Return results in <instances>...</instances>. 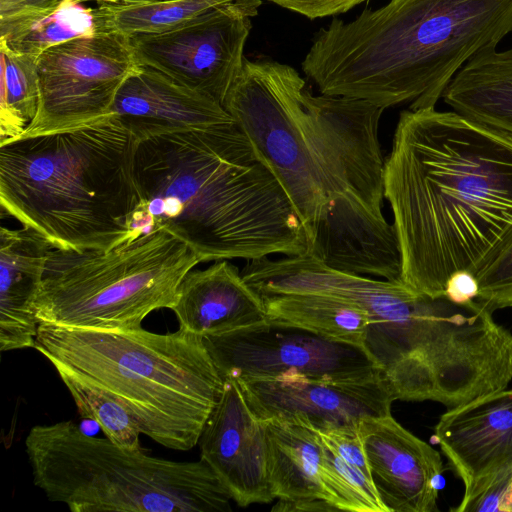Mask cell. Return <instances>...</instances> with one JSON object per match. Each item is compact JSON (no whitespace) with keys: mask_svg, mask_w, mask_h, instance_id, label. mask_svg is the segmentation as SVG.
I'll use <instances>...</instances> for the list:
<instances>
[{"mask_svg":"<svg viewBox=\"0 0 512 512\" xmlns=\"http://www.w3.org/2000/svg\"><path fill=\"white\" fill-rule=\"evenodd\" d=\"M401 281L444 296L450 276L476 274L512 239V136L435 107L404 110L385 160Z\"/></svg>","mask_w":512,"mask_h":512,"instance_id":"6da1fadb","label":"cell"},{"mask_svg":"<svg viewBox=\"0 0 512 512\" xmlns=\"http://www.w3.org/2000/svg\"><path fill=\"white\" fill-rule=\"evenodd\" d=\"M134 180L138 236L166 230L200 262L308 253L293 201L236 123L138 141Z\"/></svg>","mask_w":512,"mask_h":512,"instance_id":"7a4b0ae2","label":"cell"},{"mask_svg":"<svg viewBox=\"0 0 512 512\" xmlns=\"http://www.w3.org/2000/svg\"><path fill=\"white\" fill-rule=\"evenodd\" d=\"M512 32V0H389L320 28L301 66L321 94L435 107L455 74Z\"/></svg>","mask_w":512,"mask_h":512,"instance_id":"3957f363","label":"cell"},{"mask_svg":"<svg viewBox=\"0 0 512 512\" xmlns=\"http://www.w3.org/2000/svg\"><path fill=\"white\" fill-rule=\"evenodd\" d=\"M138 140L115 115L0 144V205L54 249L109 250L139 237Z\"/></svg>","mask_w":512,"mask_h":512,"instance_id":"277c9868","label":"cell"},{"mask_svg":"<svg viewBox=\"0 0 512 512\" xmlns=\"http://www.w3.org/2000/svg\"><path fill=\"white\" fill-rule=\"evenodd\" d=\"M34 349L55 370L111 395L141 434L172 450L198 444L224 386L203 337L182 328L159 334L41 323Z\"/></svg>","mask_w":512,"mask_h":512,"instance_id":"5b68a950","label":"cell"},{"mask_svg":"<svg viewBox=\"0 0 512 512\" xmlns=\"http://www.w3.org/2000/svg\"><path fill=\"white\" fill-rule=\"evenodd\" d=\"M33 483L72 512H230L231 497L203 461H173L85 434L73 421L25 438Z\"/></svg>","mask_w":512,"mask_h":512,"instance_id":"8992f818","label":"cell"},{"mask_svg":"<svg viewBox=\"0 0 512 512\" xmlns=\"http://www.w3.org/2000/svg\"><path fill=\"white\" fill-rule=\"evenodd\" d=\"M163 229L109 250L53 249L34 302L39 324L126 331L154 310L171 309L183 277L199 263Z\"/></svg>","mask_w":512,"mask_h":512,"instance_id":"52a82bcc","label":"cell"},{"mask_svg":"<svg viewBox=\"0 0 512 512\" xmlns=\"http://www.w3.org/2000/svg\"><path fill=\"white\" fill-rule=\"evenodd\" d=\"M305 86L287 64L245 57L222 106L281 182L308 231L331 197L353 192L304 102Z\"/></svg>","mask_w":512,"mask_h":512,"instance_id":"ba28073f","label":"cell"},{"mask_svg":"<svg viewBox=\"0 0 512 512\" xmlns=\"http://www.w3.org/2000/svg\"><path fill=\"white\" fill-rule=\"evenodd\" d=\"M241 275L261 297L321 294L364 310L369 325L363 347L380 366L396 400L412 401L419 343L439 297L417 292L402 281L340 272L309 255L247 260Z\"/></svg>","mask_w":512,"mask_h":512,"instance_id":"9c48e42d","label":"cell"},{"mask_svg":"<svg viewBox=\"0 0 512 512\" xmlns=\"http://www.w3.org/2000/svg\"><path fill=\"white\" fill-rule=\"evenodd\" d=\"M36 63L37 112L20 137L69 131L110 116L120 87L139 66L129 39L117 33L57 44Z\"/></svg>","mask_w":512,"mask_h":512,"instance_id":"30bf717a","label":"cell"},{"mask_svg":"<svg viewBox=\"0 0 512 512\" xmlns=\"http://www.w3.org/2000/svg\"><path fill=\"white\" fill-rule=\"evenodd\" d=\"M203 340L224 379L363 381L384 377L363 346L269 318L261 324L208 335Z\"/></svg>","mask_w":512,"mask_h":512,"instance_id":"8fae6325","label":"cell"},{"mask_svg":"<svg viewBox=\"0 0 512 512\" xmlns=\"http://www.w3.org/2000/svg\"><path fill=\"white\" fill-rule=\"evenodd\" d=\"M261 0H232L159 34L129 37L136 62L222 104L244 61Z\"/></svg>","mask_w":512,"mask_h":512,"instance_id":"7c38bea8","label":"cell"},{"mask_svg":"<svg viewBox=\"0 0 512 512\" xmlns=\"http://www.w3.org/2000/svg\"><path fill=\"white\" fill-rule=\"evenodd\" d=\"M235 380L260 420H277L315 431L356 425L364 417L389 415L396 400L384 377L363 381L300 377Z\"/></svg>","mask_w":512,"mask_h":512,"instance_id":"4fadbf2b","label":"cell"},{"mask_svg":"<svg viewBox=\"0 0 512 512\" xmlns=\"http://www.w3.org/2000/svg\"><path fill=\"white\" fill-rule=\"evenodd\" d=\"M197 445L200 460L240 507L274 499L267 473L265 424L251 410L235 379H224Z\"/></svg>","mask_w":512,"mask_h":512,"instance_id":"5bb4252c","label":"cell"},{"mask_svg":"<svg viewBox=\"0 0 512 512\" xmlns=\"http://www.w3.org/2000/svg\"><path fill=\"white\" fill-rule=\"evenodd\" d=\"M309 255L350 274L401 281L397 231L354 193L331 197L308 227Z\"/></svg>","mask_w":512,"mask_h":512,"instance_id":"9a60e30c","label":"cell"},{"mask_svg":"<svg viewBox=\"0 0 512 512\" xmlns=\"http://www.w3.org/2000/svg\"><path fill=\"white\" fill-rule=\"evenodd\" d=\"M372 482L388 512L438 511L440 453L391 414L358 423Z\"/></svg>","mask_w":512,"mask_h":512,"instance_id":"2e32d148","label":"cell"},{"mask_svg":"<svg viewBox=\"0 0 512 512\" xmlns=\"http://www.w3.org/2000/svg\"><path fill=\"white\" fill-rule=\"evenodd\" d=\"M434 438L463 482L464 503L512 466V389L448 409Z\"/></svg>","mask_w":512,"mask_h":512,"instance_id":"e0dca14e","label":"cell"},{"mask_svg":"<svg viewBox=\"0 0 512 512\" xmlns=\"http://www.w3.org/2000/svg\"><path fill=\"white\" fill-rule=\"evenodd\" d=\"M304 102L338 161L351 192L383 215L384 169L378 127L384 108L365 99L315 96L305 86Z\"/></svg>","mask_w":512,"mask_h":512,"instance_id":"ac0fdd59","label":"cell"},{"mask_svg":"<svg viewBox=\"0 0 512 512\" xmlns=\"http://www.w3.org/2000/svg\"><path fill=\"white\" fill-rule=\"evenodd\" d=\"M111 114L118 117L138 141L160 134L235 123L213 97L146 66H138L124 81Z\"/></svg>","mask_w":512,"mask_h":512,"instance_id":"d6986e66","label":"cell"},{"mask_svg":"<svg viewBox=\"0 0 512 512\" xmlns=\"http://www.w3.org/2000/svg\"><path fill=\"white\" fill-rule=\"evenodd\" d=\"M171 310L179 328L201 337L248 328L268 319L262 297L226 260L204 270H190L178 286Z\"/></svg>","mask_w":512,"mask_h":512,"instance_id":"ffe728a7","label":"cell"},{"mask_svg":"<svg viewBox=\"0 0 512 512\" xmlns=\"http://www.w3.org/2000/svg\"><path fill=\"white\" fill-rule=\"evenodd\" d=\"M53 246L39 233L0 229V350L34 348L39 323L34 302Z\"/></svg>","mask_w":512,"mask_h":512,"instance_id":"44dd1931","label":"cell"},{"mask_svg":"<svg viewBox=\"0 0 512 512\" xmlns=\"http://www.w3.org/2000/svg\"><path fill=\"white\" fill-rule=\"evenodd\" d=\"M96 34L95 11L77 0H0V47L37 58L71 39Z\"/></svg>","mask_w":512,"mask_h":512,"instance_id":"7402d4cb","label":"cell"},{"mask_svg":"<svg viewBox=\"0 0 512 512\" xmlns=\"http://www.w3.org/2000/svg\"><path fill=\"white\" fill-rule=\"evenodd\" d=\"M444 102L460 115L512 136V48H486L455 74Z\"/></svg>","mask_w":512,"mask_h":512,"instance_id":"603a6c76","label":"cell"},{"mask_svg":"<svg viewBox=\"0 0 512 512\" xmlns=\"http://www.w3.org/2000/svg\"><path fill=\"white\" fill-rule=\"evenodd\" d=\"M263 422L268 481L274 499H324L320 480L321 442L317 431L277 420Z\"/></svg>","mask_w":512,"mask_h":512,"instance_id":"cb8c5ba5","label":"cell"},{"mask_svg":"<svg viewBox=\"0 0 512 512\" xmlns=\"http://www.w3.org/2000/svg\"><path fill=\"white\" fill-rule=\"evenodd\" d=\"M262 299L269 319L363 346L369 318L358 306L332 296L309 293L276 294Z\"/></svg>","mask_w":512,"mask_h":512,"instance_id":"d4e9b609","label":"cell"},{"mask_svg":"<svg viewBox=\"0 0 512 512\" xmlns=\"http://www.w3.org/2000/svg\"><path fill=\"white\" fill-rule=\"evenodd\" d=\"M232 0H114L101 1L95 11L96 33L127 38L159 34L181 27Z\"/></svg>","mask_w":512,"mask_h":512,"instance_id":"484cf974","label":"cell"},{"mask_svg":"<svg viewBox=\"0 0 512 512\" xmlns=\"http://www.w3.org/2000/svg\"><path fill=\"white\" fill-rule=\"evenodd\" d=\"M0 144L22 135L36 115L39 98L36 59L0 47Z\"/></svg>","mask_w":512,"mask_h":512,"instance_id":"4316f807","label":"cell"},{"mask_svg":"<svg viewBox=\"0 0 512 512\" xmlns=\"http://www.w3.org/2000/svg\"><path fill=\"white\" fill-rule=\"evenodd\" d=\"M78 412L98 424L105 437L127 450H140L141 431L132 415L99 387L64 370H56Z\"/></svg>","mask_w":512,"mask_h":512,"instance_id":"83f0119b","label":"cell"},{"mask_svg":"<svg viewBox=\"0 0 512 512\" xmlns=\"http://www.w3.org/2000/svg\"><path fill=\"white\" fill-rule=\"evenodd\" d=\"M320 442L324 499L341 511L388 512L371 479L344 461L321 438Z\"/></svg>","mask_w":512,"mask_h":512,"instance_id":"f1b7e54d","label":"cell"},{"mask_svg":"<svg viewBox=\"0 0 512 512\" xmlns=\"http://www.w3.org/2000/svg\"><path fill=\"white\" fill-rule=\"evenodd\" d=\"M475 277L479 286L476 299L489 310L512 307V239Z\"/></svg>","mask_w":512,"mask_h":512,"instance_id":"f546056e","label":"cell"},{"mask_svg":"<svg viewBox=\"0 0 512 512\" xmlns=\"http://www.w3.org/2000/svg\"><path fill=\"white\" fill-rule=\"evenodd\" d=\"M317 432L337 455L371 479L358 424Z\"/></svg>","mask_w":512,"mask_h":512,"instance_id":"4dcf8cb0","label":"cell"},{"mask_svg":"<svg viewBox=\"0 0 512 512\" xmlns=\"http://www.w3.org/2000/svg\"><path fill=\"white\" fill-rule=\"evenodd\" d=\"M512 481V466L498 473L479 493L451 510L454 512H501Z\"/></svg>","mask_w":512,"mask_h":512,"instance_id":"1f68e13d","label":"cell"},{"mask_svg":"<svg viewBox=\"0 0 512 512\" xmlns=\"http://www.w3.org/2000/svg\"><path fill=\"white\" fill-rule=\"evenodd\" d=\"M309 19L344 13L366 0H269Z\"/></svg>","mask_w":512,"mask_h":512,"instance_id":"d6a6232c","label":"cell"},{"mask_svg":"<svg viewBox=\"0 0 512 512\" xmlns=\"http://www.w3.org/2000/svg\"><path fill=\"white\" fill-rule=\"evenodd\" d=\"M478 290L475 275L466 270H459L448 279L444 295L455 303L463 304L476 299Z\"/></svg>","mask_w":512,"mask_h":512,"instance_id":"836d02e7","label":"cell"},{"mask_svg":"<svg viewBox=\"0 0 512 512\" xmlns=\"http://www.w3.org/2000/svg\"><path fill=\"white\" fill-rule=\"evenodd\" d=\"M272 511L276 512H317V511H338L336 507L324 499H304L297 501L279 500L273 506Z\"/></svg>","mask_w":512,"mask_h":512,"instance_id":"e575fe53","label":"cell"},{"mask_svg":"<svg viewBox=\"0 0 512 512\" xmlns=\"http://www.w3.org/2000/svg\"><path fill=\"white\" fill-rule=\"evenodd\" d=\"M501 512H512V481L510 487L503 499Z\"/></svg>","mask_w":512,"mask_h":512,"instance_id":"d590c367","label":"cell"},{"mask_svg":"<svg viewBox=\"0 0 512 512\" xmlns=\"http://www.w3.org/2000/svg\"><path fill=\"white\" fill-rule=\"evenodd\" d=\"M77 1H80V2H85V1H97V2H100L102 0H77Z\"/></svg>","mask_w":512,"mask_h":512,"instance_id":"8d00e7d4","label":"cell"},{"mask_svg":"<svg viewBox=\"0 0 512 512\" xmlns=\"http://www.w3.org/2000/svg\"><path fill=\"white\" fill-rule=\"evenodd\" d=\"M102 1H114V0H102ZM101 2V1H100Z\"/></svg>","mask_w":512,"mask_h":512,"instance_id":"74e56055","label":"cell"}]
</instances>
